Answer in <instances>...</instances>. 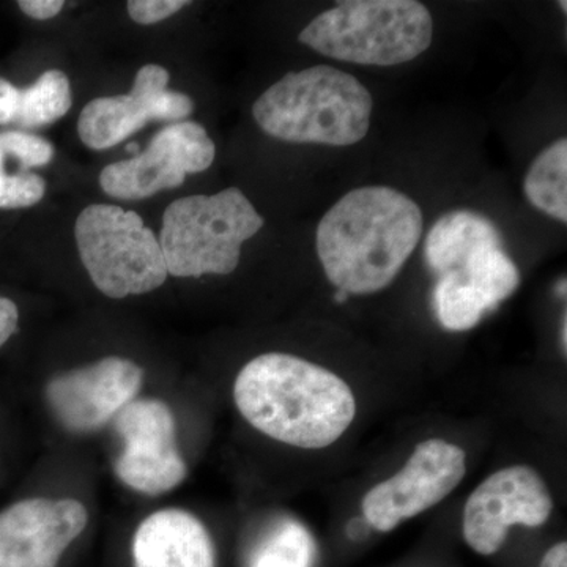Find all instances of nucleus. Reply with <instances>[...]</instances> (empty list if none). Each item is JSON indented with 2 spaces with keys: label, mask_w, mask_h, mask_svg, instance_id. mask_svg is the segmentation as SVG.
<instances>
[{
  "label": "nucleus",
  "mask_w": 567,
  "mask_h": 567,
  "mask_svg": "<svg viewBox=\"0 0 567 567\" xmlns=\"http://www.w3.org/2000/svg\"><path fill=\"white\" fill-rule=\"evenodd\" d=\"M423 212L390 186L347 193L317 227L328 281L349 295L380 292L394 281L423 237Z\"/></svg>",
  "instance_id": "f257e3e1"
},
{
  "label": "nucleus",
  "mask_w": 567,
  "mask_h": 567,
  "mask_svg": "<svg viewBox=\"0 0 567 567\" xmlns=\"http://www.w3.org/2000/svg\"><path fill=\"white\" fill-rule=\"evenodd\" d=\"M234 399L257 431L303 450L333 445L357 415L353 391L341 377L287 353L249 361L235 380Z\"/></svg>",
  "instance_id": "f03ea898"
},
{
  "label": "nucleus",
  "mask_w": 567,
  "mask_h": 567,
  "mask_svg": "<svg viewBox=\"0 0 567 567\" xmlns=\"http://www.w3.org/2000/svg\"><path fill=\"white\" fill-rule=\"evenodd\" d=\"M371 92L330 65L290 71L257 99L254 121L268 136L295 144L347 147L371 128Z\"/></svg>",
  "instance_id": "7ed1b4c3"
},
{
  "label": "nucleus",
  "mask_w": 567,
  "mask_h": 567,
  "mask_svg": "<svg viewBox=\"0 0 567 567\" xmlns=\"http://www.w3.org/2000/svg\"><path fill=\"white\" fill-rule=\"evenodd\" d=\"M434 39L431 11L415 0H346L315 18L298 41L319 54L358 65L415 61Z\"/></svg>",
  "instance_id": "20e7f679"
},
{
  "label": "nucleus",
  "mask_w": 567,
  "mask_h": 567,
  "mask_svg": "<svg viewBox=\"0 0 567 567\" xmlns=\"http://www.w3.org/2000/svg\"><path fill=\"white\" fill-rule=\"evenodd\" d=\"M264 218L238 188L174 200L163 215L159 246L167 275L200 278L230 275L241 245L259 234Z\"/></svg>",
  "instance_id": "39448f33"
},
{
  "label": "nucleus",
  "mask_w": 567,
  "mask_h": 567,
  "mask_svg": "<svg viewBox=\"0 0 567 567\" xmlns=\"http://www.w3.org/2000/svg\"><path fill=\"white\" fill-rule=\"evenodd\" d=\"M74 238L82 265L106 297L153 292L167 279L159 240L136 212L89 205L78 216Z\"/></svg>",
  "instance_id": "423d86ee"
},
{
  "label": "nucleus",
  "mask_w": 567,
  "mask_h": 567,
  "mask_svg": "<svg viewBox=\"0 0 567 567\" xmlns=\"http://www.w3.org/2000/svg\"><path fill=\"white\" fill-rule=\"evenodd\" d=\"M465 453L442 439L420 443L404 468L377 484L363 498V514L377 532H393L442 503L464 480Z\"/></svg>",
  "instance_id": "0eeeda50"
},
{
  "label": "nucleus",
  "mask_w": 567,
  "mask_h": 567,
  "mask_svg": "<svg viewBox=\"0 0 567 567\" xmlns=\"http://www.w3.org/2000/svg\"><path fill=\"white\" fill-rule=\"evenodd\" d=\"M215 156V142L203 125L171 123L140 155L104 167L100 186L115 199H147L164 189L178 188L188 174L204 173Z\"/></svg>",
  "instance_id": "6e6552de"
},
{
  "label": "nucleus",
  "mask_w": 567,
  "mask_h": 567,
  "mask_svg": "<svg viewBox=\"0 0 567 567\" xmlns=\"http://www.w3.org/2000/svg\"><path fill=\"white\" fill-rule=\"evenodd\" d=\"M114 424L125 443L115 461V475L125 486L144 495H163L181 486L188 466L178 450L169 406L158 399H134Z\"/></svg>",
  "instance_id": "1a4fd4ad"
},
{
  "label": "nucleus",
  "mask_w": 567,
  "mask_h": 567,
  "mask_svg": "<svg viewBox=\"0 0 567 567\" xmlns=\"http://www.w3.org/2000/svg\"><path fill=\"white\" fill-rule=\"evenodd\" d=\"M554 499L546 481L527 465H513L487 477L470 495L462 532L480 555H494L514 525L536 528L546 524Z\"/></svg>",
  "instance_id": "9d476101"
},
{
  "label": "nucleus",
  "mask_w": 567,
  "mask_h": 567,
  "mask_svg": "<svg viewBox=\"0 0 567 567\" xmlns=\"http://www.w3.org/2000/svg\"><path fill=\"white\" fill-rule=\"evenodd\" d=\"M171 74L162 65H145L132 92L102 96L85 104L78 121L81 141L92 151H106L128 140L148 122H185L194 111L186 93L169 91Z\"/></svg>",
  "instance_id": "9b49d317"
},
{
  "label": "nucleus",
  "mask_w": 567,
  "mask_h": 567,
  "mask_svg": "<svg viewBox=\"0 0 567 567\" xmlns=\"http://www.w3.org/2000/svg\"><path fill=\"white\" fill-rule=\"evenodd\" d=\"M144 369L121 357L54 377L47 386V399L59 423L73 434L100 431L136 399Z\"/></svg>",
  "instance_id": "f8f14e48"
},
{
  "label": "nucleus",
  "mask_w": 567,
  "mask_h": 567,
  "mask_svg": "<svg viewBox=\"0 0 567 567\" xmlns=\"http://www.w3.org/2000/svg\"><path fill=\"white\" fill-rule=\"evenodd\" d=\"M87 522V507L78 499L13 503L0 511V567H58Z\"/></svg>",
  "instance_id": "ddd939ff"
},
{
  "label": "nucleus",
  "mask_w": 567,
  "mask_h": 567,
  "mask_svg": "<svg viewBox=\"0 0 567 567\" xmlns=\"http://www.w3.org/2000/svg\"><path fill=\"white\" fill-rule=\"evenodd\" d=\"M134 567H216L210 533L188 511L151 514L133 539Z\"/></svg>",
  "instance_id": "4468645a"
},
{
  "label": "nucleus",
  "mask_w": 567,
  "mask_h": 567,
  "mask_svg": "<svg viewBox=\"0 0 567 567\" xmlns=\"http://www.w3.org/2000/svg\"><path fill=\"white\" fill-rule=\"evenodd\" d=\"M499 244L502 234L486 216L470 210L450 212L432 226L425 238V262L440 276L454 270L481 246Z\"/></svg>",
  "instance_id": "2eb2a0df"
},
{
  "label": "nucleus",
  "mask_w": 567,
  "mask_h": 567,
  "mask_svg": "<svg viewBox=\"0 0 567 567\" xmlns=\"http://www.w3.org/2000/svg\"><path fill=\"white\" fill-rule=\"evenodd\" d=\"M450 274L476 290L491 311L520 286V271L503 249V244L481 246Z\"/></svg>",
  "instance_id": "dca6fc26"
},
{
  "label": "nucleus",
  "mask_w": 567,
  "mask_h": 567,
  "mask_svg": "<svg viewBox=\"0 0 567 567\" xmlns=\"http://www.w3.org/2000/svg\"><path fill=\"white\" fill-rule=\"evenodd\" d=\"M525 196L536 210L567 221V141L554 142L536 156L524 181Z\"/></svg>",
  "instance_id": "f3484780"
},
{
  "label": "nucleus",
  "mask_w": 567,
  "mask_h": 567,
  "mask_svg": "<svg viewBox=\"0 0 567 567\" xmlns=\"http://www.w3.org/2000/svg\"><path fill=\"white\" fill-rule=\"evenodd\" d=\"M73 95H71L70 80L61 70H48L20 93L14 125L21 128H41L58 122L71 110Z\"/></svg>",
  "instance_id": "a211bd4d"
},
{
  "label": "nucleus",
  "mask_w": 567,
  "mask_h": 567,
  "mask_svg": "<svg viewBox=\"0 0 567 567\" xmlns=\"http://www.w3.org/2000/svg\"><path fill=\"white\" fill-rule=\"evenodd\" d=\"M434 309L439 322L450 331L472 330L491 311L484 298L454 274L439 276Z\"/></svg>",
  "instance_id": "6ab92c4d"
},
{
  "label": "nucleus",
  "mask_w": 567,
  "mask_h": 567,
  "mask_svg": "<svg viewBox=\"0 0 567 567\" xmlns=\"http://www.w3.org/2000/svg\"><path fill=\"white\" fill-rule=\"evenodd\" d=\"M315 546L298 524H282L256 548L249 567H311Z\"/></svg>",
  "instance_id": "aec40b11"
},
{
  "label": "nucleus",
  "mask_w": 567,
  "mask_h": 567,
  "mask_svg": "<svg viewBox=\"0 0 567 567\" xmlns=\"http://www.w3.org/2000/svg\"><path fill=\"white\" fill-rule=\"evenodd\" d=\"M54 158L50 141L24 132L0 133V173L6 171L7 159L20 163V171L48 166Z\"/></svg>",
  "instance_id": "412c9836"
},
{
  "label": "nucleus",
  "mask_w": 567,
  "mask_h": 567,
  "mask_svg": "<svg viewBox=\"0 0 567 567\" xmlns=\"http://www.w3.org/2000/svg\"><path fill=\"white\" fill-rule=\"evenodd\" d=\"M47 193V182L41 175L31 171L0 173V210L33 207Z\"/></svg>",
  "instance_id": "4be33fe9"
},
{
  "label": "nucleus",
  "mask_w": 567,
  "mask_h": 567,
  "mask_svg": "<svg viewBox=\"0 0 567 567\" xmlns=\"http://www.w3.org/2000/svg\"><path fill=\"white\" fill-rule=\"evenodd\" d=\"M186 6H189L186 0H132L126 9L134 22L151 25L167 20Z\"/></svg>",
  "instance_id": "5701e85b"
},
{
  "label": "nucleus",
  "mask_w": 567,
  "mask_h": 567,
  "mask_svg": "<svg viewBox=\"0 0 567 567\" xmlns=\"http://www.w3.org/2000/svg\"><path fill=\"white\" fill-rule=\"evenodd\" d=\"M20 93L21 89L0 78V125H11L17 121Z\"/></svg>",
  "instance_id": "b1692460"
},
{
  "label": "nucleus",
  "mask_w": 567,
  "mask_h": 567,
  "mask_svg": "<svg viewBox=\"0 0 567 567\" xmlns=\"http://www.w3.org/2000/svg\"><path fill=\"white\" fill-rule=\"evenodd\" d=\"M20 324V309L9 297L0 295V349L17 333Z\"/></svg>",
  "instance_id": "393cba45"
},
{
  "label": "nucleus",
  "mask_w": 567,
  "mask_h": 567,
  "mask_svg": "<svg viewBox=\"0 0 567 567\" xmlns=\"http://www.w3.org/2000/svg\"><path fill=\"white\" fill-rule=\"evenodd\" d=\"M22 13L33 20L47 21L61 13L65 2L63 0H20L18 2Z\"/></svg>",
  "instance_id": "a878e982"
},
{
  "label": "nucleus",
  "mask_w": 567,
  "mask_h": 567,
  "mask_svg": "<svg viewBox=\"0 0 567 567\" xmlns=\"http://www.w3.org/2000/svg\"><path fill=\"white\" fill-rule=\"evenodd\" d=\"M539 567H567V544L559 543L547 550Z\"/></svg>",
  "instance_id": "bb28decb"
},
{
  "label": "nucleus",
  "mask_w": 567,
  "mask_h": 567,
  "mask_svg": "<svg viewBox=\"0 0 567 567\" xmlns=\"http://www.w3.org/2000/svg\"><path fill=\"white\" fill-rule=\"evenodd\" d=\"M561 339H563V352H567V319H566V315L565 317H563V336H561Z\"/></svg>",
  "instance_id": "cd10ccee"
},
{
  "label": "nucleus",
  "mask_w": 567,
  "mask_h": 567,
  "mask_svg": "<svg viewBox=\"0 0 567 567\" xmlns=\"http://www.w3.org/2000/svg\"><path fill=\"white\" fill-rule=\"evenodd\" d=\"M347 298H349V293L344 292V290H338V292L334 295L336 303H344Z\"/></svg>",
  "instance_id": "c85d7f7f"
},
{
  "label": "nucleus",
  "mask_w": 567,
  "mask_h": 567,
  "mask_svg": "<svg viewBox=\"0 0 567 567\" xmlns=\"http://www.w3.org/2000/svg\"><path fill=\"white\" fill-rule=\"evenodd\" d=\"M558 293H563V297H566V281L558 284Z\"/></svg>",
  "instance_id": "c756f323"
},
{
  "label": "nucleus",
  "mask_w": 567,
  "mask_h": 567,
  "mask_svg": "<svg viewBox=\"0 0 567 567\" xmlns=\"http://www.w3.org/2000/svg\"><path fill=\"white\" fill-rule=\"evenodd\" d=\"M559 6H561V7H563V10H565V11H566V2H561V3H559Z\"/></svg>",
  "instance_id": "7c9ffc66"
}]
</instances>
